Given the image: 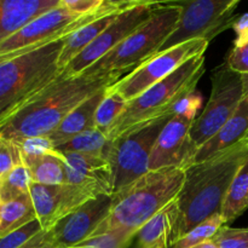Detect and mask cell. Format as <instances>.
<instances>
[{
	"mask_svg": "<svg viewBox=\"0 0 248 248\" xmlns=\"http://www.w3.org/2000/svg\"><path fill=\"white\" fill-rule=\"evenodd\" d=\"M124 75L126 74L84 73L78 77H67L62 73L0 131V136L14 142L48 136L70 111L101 90L110 87Z\"/></svg>",
	"mask_w": 248,
	"mask_h": 248,
	"instance_id": "6da1fadb",
	"label": "cell"
},
{
	"mask_svg": "<svg viewBox=\"0 0 248 248\" xmlns=\"http://www.w3.org/2000/svg\"><path fill=\"white\" fill-rule=\"evenodd\" d=\"M247 160L248 145L240 142L186 169L177 198L182 213L181 237L211 216L220 213L230 184Z\"/></svg>",
	"mask_w": 248,
	"mask_h": 248,
	"instance_id": "7a4b0ae2",
	"label": "cell"
},
{
	"mask_svg": "<svg viewBox=\"0 0 248 248\" xmlns=\"http://www.w3.org/2000/svg\"><path fill=\"white\" fill-rule=\"evenodd\" d=\"M186 170L179 167L149 171L113 194L110 211L92 236L113 230H125L136 236L150 218L178 198Z\"/></svg>",
	"mask_w": 248,
	"mask_h": 248,
	"instance_id": "3957f363",
	"label": "cell"
},
{
	"mask_svg": "<svg viewBox=\"0 0 248 248\" xmlns=\"http://www.w3.org/2000/svg\"><path fill=\"white\" fill-rule=\"evenodd\" d=\"M65 38L0 62V131L62 72L58 60Z\"/></svg>",
	"mask_w": 248,
	"mask_h": 248,
	"instance_id": "277c9868",
	"label": "cell"
},
{
	"mask_svg": "<svg viewBox=\"0 0 248 248\" xmlns=\"http://www.w3.org/2000/svg\"><path fill=\"white\" fill-rule=\"evenodd\" d=\"M205 73V55L198 56L178 68L166 79L155 84L132 101L114 125L108 140H116L133 127L172 113V108L195 87Z\"/></svg>",
	"mask_w": 248,
	"mask_h": 248,
	"instance_id": "5b68a950",
	"label": "cell"
},
{
	"mask_svg": "<svg viewBox=\"0 0 248 248\" xmlns=\"http://www.w3.org/2000/svg\"><path fill=\"white\" fill-rule=\"evenodd\" d=\"M179 19V7L173 1L157 2L149 19L120 45L85 70V74H128L156 55ZM82 73V74H84Z\"/></svg>",
	"mask_w": 248,
	"mask_h": 248,
	"instance_id": "8992f818",
	"label": "cell"
},
{
	"mask_svg": "<svg viewBox=\"0 0 248 248\" xmlns=\"http://www.w3.org/2000/svg\"><path fill=\"white\" fill-rule=\"evenodd\" d=\"M140 1H111L102 11L81 16L60 5L45 12L22 31L0 44V62L36 50L67 38L85 24L106 15L121 12L136 6Z\"/></svg>",
	"mask_w": 248,
	"mask_h": 248,
	"instance_id": "52a82bcc",
	"label": "cell"
},
{
	"mask_svg": "<svg viewBox=\"0 0 248 248\" xmlns=\"http://www.w3.org/2000/svg\"><path fill=\"white\" fill-rule=\"evenodd\" d=\"M172 118L173 114L169 113L149 123L136 126L121 137L108 143L106 157L113 169V194L149 172L150 156L157 137Z\"/></svg>",
	"mask_w": 248,
	"mask_h": 248,
	"instance_id": "ba28073f",
	"label": "cell"
},
{
	"mask_svg": "<svg viewBox=\"0 0 248 248\" xmlns=\"http://www.w3.org/2000/svg\"><path fill=\"white\" fill-rule=\"evenodd\" d=\"M179 7V19L159 52L191 40H207L232 28L236 21L234 11L239 0H193L173 1ZM157 52V53H159Z\"/></svg>",
	"mask_w": 248,
	"mask_h": 248,
	"instance_id": "9c48e42d",
	"label": "cell"
},
{
	"mask_svg": "<svg viewBox=\"0 0 248 248\" xmlns=\"http://www.w3.org/2000/svg\"><path fill=\"white\" fill-rule=\"evenodd\" d=\"M211 84L210 99L190 128V138L198 150L234 115L245 98L244 78L227 64L213 73Z\"/></svg>",
	"mask_w": 248,
	"mask_h": 248,
	"instance_id": "30bf717a",
	"label": "cell"
},
{
	"mask_svg": "<svg viewBox=\"0 0 248 248\" xmlns=\"http://www.w3.org/2000/svg\"><path fill=\"white\" fill-rule=\"evenodd\" d=\"M208 44L210 41L199 39L156 53L132 72L124 75L109 89L118 92L126 102L132 101L155 84L170 77L189 60L205 55Z\"/></svg>",
	"mask_w": 248,
	"mask_h": 248,
	"instance_id": "8fae6325",
	"label": "cell"
},
{
	"mask_svg": "<svg viewBox=\"0 0 248 248\" xmlns=\"http://www.w3.org/2000/svg\"><path fill=\"white\" fill-rule=\"evenodd\" d=\"M156 5L155 1H140L136 6L120 12L115 21L64 68L63 74L67 77L82 74L144 24L154 14Z\"/></svg>",
	"mask_w": 248,
	"mask_h": 248,
	"instance_id": "7c38bea8",
	"label": "cell"
},
{
	"mask_svg": "<svg viewBox=\"0 0 248 248\" xmlns=\"http://www.w3.org/2000/svg\"><path fill=\"white\" fill-rule=\"evenodd\" d=\"M193 124L191 119L173 115L157 137L150 156L149 171L167 167L186 170L194 164L198 148L190 138Z\"/></svg>",
	"mask_w": 248,
	"mask_h": 248,
	"instance_id": "4fadbf2b",
	"label": "cell"
},
{
	"mask_svg": "<svg viewBox=\"0 0 248 248\" xmlns=\"http://www.w3.org/2000/svg\"><path fill=\"white\" fill-rule=\"evenodd\" d=\"M29 196L33 202L36 219L43 230H50L65 216L96 198L85 189L68 183L62 186H41L33 183Z\"/></svg>",
	"mask_w": 248,
	"mask_h": 248,
	"instance_id": "5bb4252c",
	"label": "cell"
},
{
	"mask_svg": "<svg viewBox=\"0 0 248 248\" xmlns=\"http://www.w3.org/2000/svg\"><path fill=\"white\" fill-rule=\"evenodd\" d=\"M111 207V196L99 195L61 219L50 232L53 248H69L91 237L106 219Z\"/></svg>",
	"mask_w": 248,
	"mask_h": 248,
	"instance_id": "9a60e30c",
	"label": "cell"
},
{
	"mask_svg": "<svg viewBox=\"0 0 248 248\" xmlns=\"http://www.w3.org/2000/svg\"><path fill=\"white\" fill-rule=\"evenodd\" d=\"M67 183L85 189L93 196H113V169L106 156L67 153Z\"/></svg>",
	"mask_w": 248,
	"mask_h": 248,
	"instance_id": "2e32d148",
	"label": "cell"
},
{
	"mask_svg": "<svg viewBox=\"0 0 248 248\" xmlns=\"http://www.w3.org/2000/svg\"><path fill=\"white\" fill-rule=\"evenodd\" d=\"M182 213L178 200H173L150 218L137 232L140 248H173L181 237Z\"/></svg>",
	"mask_w": 248,
	"mask_h": 248,
	"instance_id": "e0dca14e",
	"label": "cell"
},
{
	"mask_svg": "<svg viewBox=\"0 0 248 248\" xmlns=\"http://www.w3.org/2000/svg\"><path fill=\"white\" fill-rule=\"evenodd\" d=\"M60 2L61 0H0V44Z\"/></svg>",
	"mask_w": 248,
	"mask_h": 248,
	"instance_id": "ac0fdd59",
	"label": "cell"
},
{
	"mask_svg": "<svg viewBox=\"0 0 248 248\" xmlns=\"http://www.w3.org/2000/svg\"><path fill=\"white\" fill-rule=\"evenodd\" d=\"M248 132V99L245 97L234 115L222 128L196 152L194 164H199L216 154L224 152L242 142Z\"/></svg>",
	"mask_w": 248,
	"mask_h": 248,
	"instance_id": "d6986e66",
	"label": "cell"
},
{
	"mask_svg": "<svg viewBox=\"0 0 248 248\" xmlns=\"http://www.w3.org/2000/svg\"><path fill=\"white\" fill-rule=\"evenodd\" d=\"M106 91L107 89L101 90L96 94L90 97L89 99L82 102L74 110L70 111L69 115L60 124V126L53 132L48 135L56 148H60L61 145L65 144L75 136L80 135L90 128L96 127V124H94L96 111L106 94Z\"/></svg>",
	"mask_w": 248,
	"mask_h": 248,
	"instance_id": "ffe728a7",
	"label": "cell"
},
{
	"mask_svg": "<svg viewBox=\"0 0 248 248\" xmlns=\"http://www.w3.org/2000/svg\"><path fill=\"white\" fill-rule=\"evenodd\" d=\"M119 14L120 12H115V14L106 15V16L99 17V18L85 24L81 28H79L74 33L70 34L69 36H67L65 38L64 46H63V50L61 52L60 60H58V68H60L61 72H63L64 68L78 55H80L97 36L101 35L115 21Z\"/></svg>",
	"mask_w": 248,
	"mask_h": 248,
	"instance_id": "44dd1931",
	"label": "cell"
},
{
	"mask_svg": "<svg viewBox=\"0 0 248 248\" xmlns=\"http://www.w3.org/2000/svg\"><path fill=\"white\" fill-rule=\"evenodd\" d=\"M248 208V160L241 166L229 186L223 202L222 215L224 223L232 222Z\"/></svg>",
	"mask_w": 248,
	"mask_h": 248,
	"instance_id": "7402d4cb",
	"label": "cell"
},
{
	"mask_svg": "<svg viewBox=\"0 0 248 248\" xmlns=\"http://www.w3.org/2000/svg\"><path fill=\"white\" fill-rule=\"evenodd\" d=\"M29 170L31 181L41 186H62L67 184L65 161L55 156H39L22 159Z\"/></svg>",
	"mask_w": 248,
	"mask_h": 248,
	"instance_id": "603a6c76",
	"label": "cell"
},
{
	"mask_svg": "<svg viewBox=\"0 0 248 248\" xmlns=\"http://www.w3.org/2000/svg\"><path fill=\"white\" fill-rule=\"evenodd\" d=\"M35 219V211L29 194L0 205V237L24 227Z\"/></svg>",
	"mask_w": 248,
	"mask_h": 248,
	"instance_id": "cb8c5ba5",
	"label": "cell"
},
{
	"mask_svg": "<svg viewBox=\"0 0 248 248\" xmlns=\"http://www.w3.org/2000/svg\"><path fill=\"white\" fill-rule=\"evenodd\" d=\"M108 143V137L102 133L98 128L93 127L75 136L69 142L61 145L57 149L63 154L77 153V154L106 156Z\"/></svg>",
	"mask_w": 248,
	"mask_h": 248,
	"instance_id": "d4e9b609",
	"label": "cell"
},
{
	"mask_svg": "<svg viewBox=\"0 0 248 248\" xmlns=\"http://www.w3.org/2000/svg\"><path fill=\"white\" fill-rule=\"evenodd\" d=\"M126 104L127 102L118 92L108 87L103 99L97 108L96 118H94L96 128H98L102 133L108 137L118 119L125 110Z\"/></svg>",
	"mask_w": 248,
	"mask_h": 248,
	"instance_id": "484cf974",
	"label": "cell"
},
{
	"mask_svg": "<svg viewBox=\"0 0 248 248\" xmlns=\"http://www.w3.org/2000/svg\"><path fill=\"white\" fill-rule=\"evenodd\" d=\"M33 184L29 170L26 165H17L12 171L0 179V205L14 201L29 194Z\"/></svg>",
	"mask_w": 248,
	"mask_h": 248,
	"instance_id": "4316f807",
	"label": "cell"
},
{
	"mask_svg": "<svg viewBox=\"0 0 248 248\" xmlns=\"http://www.w3.org/2000/svg\"><path fill=\"white\" fill-rule=\"evenodd\" d=\"M223 225H225V223L223 220L222 215L216 213V215L211 216L210 218L203 220L202 223L194 227L186 235H183L176 242L173 248H193L199 246V245L205 244V242L212 241V239Z\"/></svg>",
	"mask_w": 248,
	"mask_h": 248,
	"instance_id": "83f0119b",
	"label": "cell"
},
{
	"mask_svg": "<svg viewBox=\"0 0 248 248\" xmlns=\"http://www.w3.org/2000/svg\"><path fill=\"white\" fill-rule=\"evenodd\" d=\"M21 150L22 159H31V157L39 156H55L67 162L65 155L61 153L48 136H40V137H31L26 140L15 142Z\"/></svg>",
	"mask_w": 248,
	"mask_h": 248,
	"instance_id": "f1b7e54d",
	"label": "cell"
},
{
	"mask_svg": "<svg viewBox=\"0 0 248 248\" xmlns=\"http://www.w3.org/2000/svg\"><path fill=\"white\" fill-rule=\"evenodd\" d=\"M135 237L125 230H113L94 235L69 248H127Z\"/></svg>",
	"mask_w": 248,
	"mask_h": 248,
	"instance_id": "f546056e",
	"label": "cell"
},
{
	"mask_svg": "<svg viewBox=\"0 0 248 248\" xmlns=\"http://www.w3.org/2000/svg\"><path fill=\"white\" fill-rule=\"evenodd\" d=\"M217 248L248 247V229H237L223 225L212 239Z\"/></svg>",
	"mask_w": 248,
	"mask_h": 248,
	"instance_id": "4dcf8cb0",
	"label": "cell"
},
{
	"mask_svg": "<svg viewBox=\"0 0 248 248\" xmlns=\"http://www.w3.org/2000/svg\"><path fill=\"white\" fill-rule=\"evenodd\" d=\"M41 230L43 229L38 219L33 220L24 227L0 237V248H21L29 240L38 235Z\"/></svg>",
	"mask_w": 248,
	"mask_h": 248,
	"instance_id": "1f68e13d",
	"label": "cell"
},
{
	"mask_svg": "<svg viewBox=\"0 0 248 248\" xmlns=\"http://www.w3.org/2000/svg\"><path fill=\"white\" fill-rule=\"evenodd\" d=\"M22 162L23 160L18 145L14 140L0 136V179Z\"/></svg>",
	"mask_w": 248,
	"mask_h": 248,
	"instance_id": "d6a6232c",
	"label": "cell"
},
{
	"mask_svg": "<svg viewBox=\"0 0 248 248\" xmlns=\"http://www.w3.org/2000/svg\"><path fill=\"white\" fill-rule=\"evenodd\" d=\"M202 94L195 90V91L189 93L188 96H186L174 104V107L172 108V114L184 116V118L191 119V120L195 121V119L199 116V110L202 107Z\"/></svg>",
	"mask_w": 248,
	"mask_h": 248,
	"instance_id": "836d02e7",
	"label": "cell"
},
{
	"mask_svg": "<svg viewBox=\"0 0 248 248\" xmlns=\"http://www.w3.org/2000/svg\"><path fill=\"white\" fill-rule=\"evenodd\" d=\"M225 64L240 75H248V41L234 45Z\"/></svg>",
	"mask_w": 248,
	"mask_h": 248,
	"instance_id": "e575fe53",
	"label": "cell"
},
{
	"mask_svg": "<svg viewBox=\"0 0 248 248\" xmlns=\"http://www.w3.org/2000/svg\"><path fill=\"white\" fill-rule=\"evenodd\" d=\"M109 0H61V5L72 12L81 16L102 11L108 5Z\"/></svg>",
	"mask_w": 248,
	"mask_h": 248,
	"instance_id": "d590c367",
	"label": "cell"
},
{
	"mask_svg": "<svg viewBox=\"0 0 248 248\" xmlns=\"http://www.w3.org/2000/svg\"><path fill=\"white\" fill-rule=\"evenodd\" d=\"M232 29L236 33V39H235L234 45L248 41V14L237 16L236 21L232 24Z\"/></svg>",
	"mask_w": 248,
	"mask_h": 248,
	"instance_id": "8d00e7d4",
	"label": "cell"
},
{
	"mask_svg": "<svg viewBox=\"0 0 248 248\" xmlns=\"http://www.w3.org/2000/svg\"><path fill=\"white\" fill-rule=\"evenodd\" d=\"M21 248H53L50 232L48 230H41L38 235H35L33 239L29 240Z\"/></svg>",
	"mask_w": 248,
	"mask_h": 248,
	"instance_id": "74e56055",
	"label": "cell"
},
{
	"mask_svg": "<svg viewBox=\"0 0 248 248\" xmlns=\"http://www.w3.org/2000/svg\"><path fill=\"white\" fill-rule=\"evenodd\" d=\"M193 248H217V246H216L212 241H208V242H205V244L199 245V246H195Z\"/></svg>",
	"mask_w": 248,
	"mask_h": 248,
	"instance_id": "f35d334b",
	"label": "cell"
},
{
	"mask_svg": "<svg viewBox=\"0 0 248 248\" xmlns=\"http://www.w3.org/2000/svg\"><path fill=\"white\" fill-rule=\"evenodd\" d=\"M245 84V97L248 99V75H242Z\"/></svg>",
	"mask_w": 248,
	"mask_h": 248,
	"instance_id": "ab89813d",
	"label": "cell"
},
{
	"mask_svg": "<svg viewBox=\"0 0 248 248\" xmlns=\"http://www.w3.org/2000/svg\"><path fill=\"white\" fill-rule=\"evenodd\" d=\"M242 143H245V144L248 145V132H247V135L245 136V138H244V140H242Z\"/></svg>",
	"mask_w": 248,
	"mask_h": 248,
	"instance_id": "60d3db41",
	"label": "cell"
},
{
	"mask_svg": "<svg viewBox=\"0 0 248 248\" xmlns=\"http://www.w3.org/2000/svg\"><path fill=\"white\" fill-rule=\"evenodd\" d=\"M246 248H248V247H246Z\"/></svg>",
	"mask_w": 248,
	"mask_h": 248,
	"instance_id": "b9f144b4",
	"label": "cell"
}]
</instances>
